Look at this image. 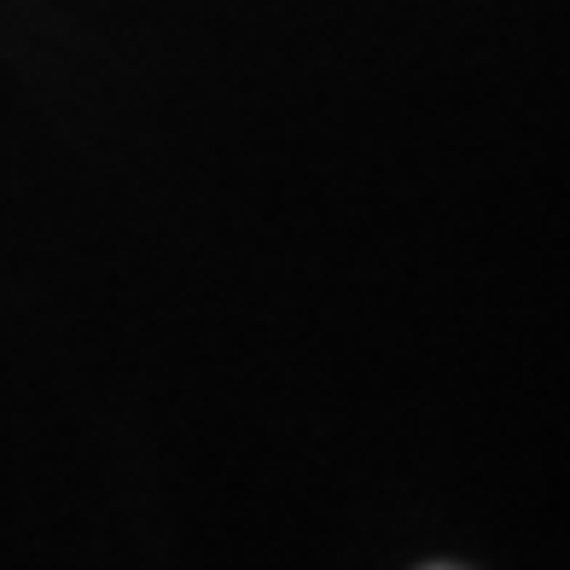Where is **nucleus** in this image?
I'll list each match as a JSON object with an SVG mask.
<instances>
[{"label": "nucleus", "instance_id": "nucleus-1", "mask_svg": "<svg viewBox=\"0 0 570 570\" xmlns=\"http://www.w3.org/2000/svg\"><path fill=\"white\" fill-rule=\"evenodd\" d=\"M431 570H449V564H431Z\"/></svg>", "mask_w": 570, "mask_h": 570}]
</instances>
